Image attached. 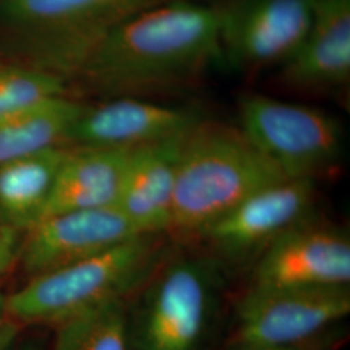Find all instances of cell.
<instances>
[{
    "instance_id": "6da1fadb",
    "label": "cell",
    "mask_w": 350,
    "mask_h": 350,
    "mask_svg": "<svg viewBox=\"0 0 350 350\" xmlns=\"http://www.w3.org/2000/svg\"><path fill=\"white\" fill-rule=\"evenodd\" d=\"M221 62L217 7L161 0L104 38L73 81L104 98H143L186 88Z\"/></svg>"
},
{
    "instance_id": "7a4b0ae2",
    "label": "cell",
    "mask_w": 350,
    "mask_h": 350,
    "mask_svg": "<svg viewBox=\"0 0 350 350\" xmlns=\"http://www.w3.org/2000/svg\"><path fill=\"white\" fill-rule=\"evenodd\" d=\"M286 179L239 127L202 120L180 142L166 235L192 238L252 195Z\"/></svg>"
},
{
    "instance_id": "3957f363",
    "label": "cell",
    "mask_w": 350,
    "mask_h": 350,
    "mask_svg": "<svg viewBox=\"0 0 350 350\" xmlns=\"http://www.w3.org/2000/svg\"><path fill=\"white\" fill-rule=\"evenodd\" d=\"M161 0H0V55L70 82L127 17Z\"/></svg>"
},
{
    "instance_id": "277c9868",
    "label": "cell",
    "mask_w": 350,
    "mask_h": 350,
    "mask_svg": "<svg viewBox=\"0 0 350 350\" xmlns=\"http://www.w3.org/2000/svg\"><path fill=\"white\" fill-rule=\"evenodd\" d=\"M167 238L140 235L85 261L33 276L5 296L7 318L57 325L104 302L129 299L169 254Z\"/></svg>"
},
{
    "instance_id": "5b68a950",
    "label": "cell",
    "mask_w": 350,
    "mask_h": 350,
    "mask_svg": "<svg viewBox=\"0 0 350 350\" xmlns=\"http://www.w3.org/2000/svg\"><path fill=\"white\" fill-rule=\"evenodd\" d=\"M224 270L208 254H167L130 305L133 350H206L221 312Z\"/></svg>"
},
{
    "instance_id": "8992f818",
    "label": "cell",
    "mask_w": 350,
    "mask_h": 350,
    "mask_svg": "<svg viewBox=\"0 0 350 350\" xmlns=\"http://www.w3.org/2000/svg\"><path fill=\"white\" fill-rule=\"evenodd\" d=\"M238 127L288 179L315 182L336 166L344 147L342 127L331 114L262 94L240 100Z\"/></svg>"
},
{
    "instance_id": "52a82bcc",
    "label": "cell",
    "mask_w": 350,
    "mask_h": 350,
    "mask_svg": "<svg viewBox=\"0 0 350 350\" xmlns=\"http://www.w3.org/2000/svg\"><path fill=\"white\" fill-rule=\"evenodd\" d=\"M349 314V287H250L237 304L232 344L300 345L334 331Z\"/></svg>"
},
{
    "instance_id": "ba28073f",
    "label": "cell",
    "mask_w": 350,
    "mask_h": 350,
    "mask_svg": "<svg viewBox=\"0 0 350 350\" xmlns=\"http://www.w3.org/2000/svg\"><path fill=\"white\" fill-rule=\"evenodd\" d=\"M315 199L314 180L286 179L252 195L192 239L224 269L254 265L278 239L312 218Z\"/></svg>"
},
{
    "instance_id": "9c48e42d",
    "label": "cell",
    "mask_w": 350,
    "mask_h": 350,
    "mask_svg": "<svg viewBox=\"0 0 350 350\" xmlns=\"http://www.w3.org/2000/svg\"><path fill=\"white\" fill-rule=\"evenodd\" d=\"M217 11L221 62L253 73L280 68L299 50L313 0H228Z\"/></svg>"
},
{
    "instance_id": "30bf717a",
    "label": "cell",
    "mask_w": 350,
    "mask_h": 350,
    "mask_svg": "<svg viewBox=\"0 0 350 350\" xmlns=\"http://www.w3.org/2000/svg\"><path fill=\"white\" fill-rule=\"evenodd\" d=\"M350 238L308 219L276 240L253 265L250 288L349 287Z\"/></svg>"
},
{
    "instance_id": "8fae6325",
    "label": "cell",
    "mask_w": 350,
    "mask_h": 350,
    "mask_svg": "<svg viewBox=\"0 0 350 350\" xmlns=\"http://www.w3.org/2000/svg\"><path fill=\"white\" fill-rule=\"evenodd\" d=\"M140 235L117 206L60 213L26 231L17 260L33 278L85 261Z\"/></svg>"
},
{
    "instance_id": "7c38bea8",
    "label": "cell",
    "mask_w": 350,
    "mask_h": 350,
    "mask_svg": "<svg viewBox=\"0 0 350 350\" xmlns=\"http://www.w3.org/2000/svg\"><path fill=\"white\" fill-rule=\"evenodd\" d=\"M204 118L192 108L143 98H112L85 107L68 133L70 148L133 150L186 134Z\"/></svg>"
},
{
    "instance_id": "4fadbf2b",
    "label": "cell",
    "mask_w": 350,
    "mask_h": 350,
    "mask_svg": "<svg viewBox=\"0 0 350 350\" xmlns=\"http://www.w3.org/2000/svg\"><path fill=\"white\" fill-rule=\"evenodd\" d=\"M279 82L297 91L345 88L350 81V0H313L312 21L295 55L278 68Z\"/></svg>"
},
{
    "instance_id": "5bb4252c",
    "label": "cell",
    "mask_w": 350,
    "mask_h": 350,
    "mask_svg": "<svg viewBox=\"0 0 350 350\" xmlns=\"http://www.w3.org/2000/svg\"><path fill=\"white\" fill-rule=\"evenodd\" d=\"M183 135L130 150L116 206L142 235L167 232Z\"/></svg>"
},
{
    "instance_id": "9a60e30c",
    "label": "cell",
    "mask_w": 350,
    "mask_h": 350,
    "mask_svg": "<svg viewBox=\"0 0 350 350\" xmlns=\"http://www.w3.org/2000/svg\"><path fill=\"white\" fill-rule=\"evenodd\" d=\"M129 153L130 150L69 147L43 218L116 206Z\"/></svg>"
},
{
    "instance_id": "2e32d148",
    "label": "cell",
    "mask_w": 350,
    "mask_h": 350,
    "mask_svg": "<svg viewBox=\"0 0 350 350\" xmlns=\"http://www.w3.org/2000/svg\"><path fill=\"white\" fill-rule=\"evenodd\" d=\"M69 147H55L0 165V226L27 231L43 218Z\"/></svg>"
},
{
    "instance_id": "e0dca14e",
    "label": "cell",
    "mask_w": 350,
    "mask_h": 350,
    "mask_svg": "<svg viewBox=\"0 0 350 350\" xmlns=\"http://www.w3.org/2000/svg\"><path fill=\"white\" fill-rule=\"evenodd\" d=\"M86 104L68 95L38 101L0 118V165L55 147H66L69 130Z\"/></svg>"
},
{
    "instance_id": "ac0fdd59",
    "label": "cell",
    "mask_w": 350,
    "mask_h": 350,
    "mask_svg": "<svg viewBox=\"0 0 350 350\" xmlns=\"http://www.w3.org/2000/svg\"><path fill=\"white\" fill-rule=\"evenodd\" d=\"M56 327L52 350H133L129 299L104 302Z\"/></svg>"
},
{
    "instance_id": "d6986e66",
    "label": "cell",
    "mask_w": 350,
    "mask_h": 350,
    "mask_svg": "<svg viewBox=\"0 0 350 350\" xmlns=\"http://www.w3.org/2000/svg\"><path fill=\"white\" fill-rule=\"evenodd\" d=\"M66 85L57 75L0 63V118L38 101L66 95Z\"/></svg>"
},
{
    "instance_id": "ffe728a7",
    "label": "cell",
    "mask_w": 350,
    "mask_h": 350,
    "mask_svg": "<svg viewBox=\"0 0 350 350\" xmlns=\"http://www.w3.org/2000/svg\"><path fill=\"white\" fill-rule=\"evenodd\" d=\"M338 342V331L334 329L313 341L293 345V347H257V345H241L231 344L228 350H328Z\"/></svg>"
},
{
    "instance_id": "44dd1931",
    "label": "cell",
    "mask_w": 350,
    "mask_h": 350,
    "mask_svg": "<svg viewBox=\"0 0 350 350\" xmlns=\"http://www.w3.org/2000/svg\"><path fill=\"white\" fill-rule=\"evenodd\" d=\"M18 256L16 231L0 226V276L4 275Z\"/></svg>"
},
{
    "instance_id": "7402d4cb",
    "label": "cell",
    "mask_w": 350,
    "mask_h": 350,
    "mask_svg": "<svg viewBox=\"0 0 350 350\" xmlns=\"http://www.w3.org/2000/svg\"><path fill=\"white\" fill-rule=\"evenodd\" d=\"M17 323L7 318V321L0 325V350H10L17 335Z\"/></svg>"
},
{
    "instance_id": "603a6c76",
    "label": "cell",
    "mask_w": 350,
    "mask_h": 350,
    "mask_svg": "<svg viewBox=\"0 0 350 350\" xmlns=\"http://www.w3.org/2000/svg\"><path fill=\"white\" fill-rule=\"evenodd\" d=\"M7 321V314H5V296L0 291V325H3Z\"/></svg>"
},
{
    "instance_id": "cb8c5ba5",
    "label": "cell",
    "mask_w": 350,
    "mask_h": 350,
    "mask_svg": "<svg viewBox=\"0 0 350 350\" xmlns=\"http://www.w3.org/2000/svg\"><path fill=\"white\" fill-rule=\"evenodd\" d=\"M27 350H33V349H27Z\"/></svg>"
}]
</instances>
